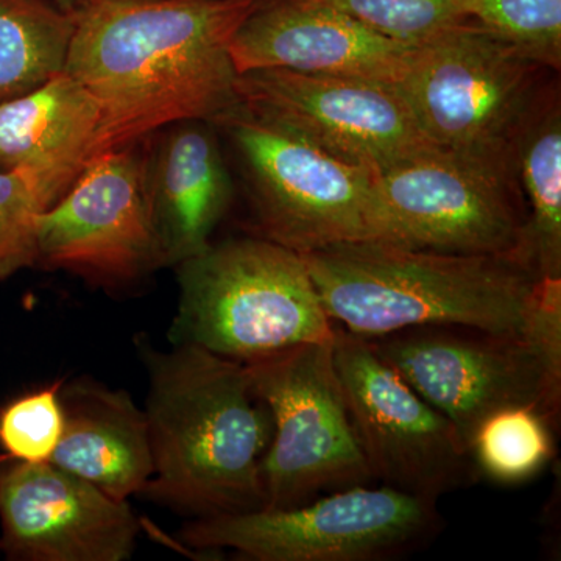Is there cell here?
Returning <instances> with one entry per match:
<instances>
[{"label":"cell","instance_id":"cell-5","mask_svg":"<svg viewBox=\"0 0 561 561\" xmlns=\"http://www.w3.org/2000/svg\"><path fill=\"white\" fill-rule=\"evenodd\" d=\"M169 339L250 364L332 339L305 257L265 238L228 239L176 265Z\"/></svg>","mask_w":561,"mask_h":561},{"label":"cell","instance_id":"cell-26","mask_svg":"<svg viewBox=\"0 0 561 561\" xmlns=\"http://www.w3.org/2000/svg\"><path fill=\"white\" fill-rule=\"evenodd\" d=\"M50 2H54L55 7L66 11V13L76 14L81 9H84L91 0H50Z\"/></svg>","mask_w":561,"mask_h":561},{"label":"cell","instance_id":"cell-11","mask_svg":"<svg viewBox=\"0 0 561 561\" xmlns=\"http://www.w3.org/2000/svg\"><path fill=\"white\" fill-rule=\"evenodd\" d=\"M332 356L375 481L435 501L474 481V461L456 427L367 339L334 323Z\"/></svg>","mask_w":561,"mask_h":561},{"label":"cell","instance_id":"cell-17","mask_svg":"<svg viewBox=\"0 0 561 561\" xmlns=\"http://www.w3.org/2000/svg\"><path fill=\"white\" fill-rule=\"evenodd\" d=\"M65 430L49 463L117 500L142 494L153 476L149 424L128 391L92 379L60 390Z\"/></svg>","mask_w":561,"mask_h":561},{"label":"cell","instance_id":"cell-15","mask_svg":"<svg viewBox=\"0 0 561 561\" xmlns=\"http://www.w3.org/2000/svg\"><path fill=\"white\" fill-rule=\"evenodd\" d=\"M413 47L316 0H261L230 51L238 73L287 69L394 84Z\"/></svg>","mask_w":561,"mask_h":561},{"label":"cell","instance_id":"cell-24","mask_svg":"<svg viewBox=\"0 0 561 561\" xmlns=\"http://www.w3.org/2000/svg\"><path fill=\"white\" fill-rule=\"evenodd\" d=\"M61 382L25 391L0 408V449L7 459L47 463L65 430Z\"/></svg>","mask_w":561,"mask_h":561},{"label":"cell","instance_id":"cell-18","mask_svg":"<svg viewBox=\"0 0 561 561\" xmlns=\"http://www.w3.org/2000/svg\"><path fill=\"white\" fill-rule=\"evenodd\" d=\"M98 102L66 72L0 102V169L31 172L50 206L90 162Z\"/></svg>","mask_w":561,"mask_h":561},{"label":"cell","instance_id":"cell-16","mask_svg":"<svg viewBox=\"0 0 561 561\" xmlns=\"http://www.w3.org/2000/svg\"><path fill=\"white\" fill-rule=\"evenodd\" d=\"M214 125L165 127L144 151V190L161 267L203 253L231 205L232 183Z\"/></svg>","mask_w":561,"mask_h":561},{"label":"cell","instance_id":"cell-8","mask_svg":"<svg viewBox=\"0 0 561 561\" xmlns=\"http://www.w3.org/2000/svg\"><path fill=\"white\" fill-rule=\"evenodd\" d=\"M271 412L273 435L261 463L264 508H289L332 491L371 485L332 356V339L245 364Z\"/></svg>","mask_w":561,"mask_h":561},{"label":"cell","instance_id":"cell-12","mask_svg":"<svg viewBox=\"0 0 561 561\" xmlns=\"http://www.w3.org/2000/svg\"><path fill=\"white\" fill-rule=\"evenodd\" d=\"M236 90L254 116L371 172L437 149L383 81L257 69L239 73Z\"/></svg>","mask_w":561,"mask_h":561},{"label":"cell","instance_id":"cell-21","mask_svg":"<svg viewBox=\"0 0 561 561\" xmlns=\"http://www.w3.org/2000/svg\"><path fill=\"white\" fill-rule=\"evenodd\" d=\"M553 424L534 408H507L479 424L470 442L478 474L500 483L529 481L553 456Z\"/></svg>","mask_w":561,"mask_h":561},{"label":"cell","instance_id":"cell-3","mask_svg":"<svg viewBox=\"0 0 561 561\" xmlns=\"http://www.w3.org/2000/svg\"><path fill=\"white\" fill-rule=\"evenodd\" d=\"M302 257L328 317L362 337L420 327L522 332L540 284L537 273L513 254L365 241Z\"/></svg>","mask_w":561,"mask_h":561},{"label":"cell","instance_id":"cell-19","mask_svg":"<svg viewBox=\"0 0 561 561\" xmlns=\"http://www.w3.org/2000/svg\"><path fill=\"white\" fill-rule=\"evenodd\" d=\"M516 180L526 197L523 261L540 279H561V110L548 91L516 147Z\"/></svg>","mask_w":561,"mask_h":561},{"label":"cell","instance_id":"cell-25","mask_svg":"<svg viewBox=\"0 0 561 561\" xmlns=\"http://www.w3.org/2000/svg\"><path fill=\"white\" fill-rule=\"evenodd\" d=\"M49 208L31 172L0 169V280L38 264L36 225Z\"/></svg>","mask_w":561,"mask_h":561},{"label":"cell","instance_id":"cell-9","mask_svg":"<svg viewBox=\"0 0 561 561\" xmlns=\"http://www.w3.org/2000/svg\"><path fill=\"white\" fill-rule=\"evenodd\" d=\"M249 180L261 238L300 254L373 241V172L275 127L243 105L216 125Z\"/></svg>","mask_w":561,"mask_h":561},{"label":"cell","instance_id":"cell-13","mask_svg":"<svg viewBox=\"0 0 561 561\" xmlns=\"http://www.w3.org/2000/svg\"><path fill=\"white\" fill-rule=\"evenodd\" d=\"M38 264L102 284H127L161 268L144 190L140 144L91 158L36 225Z\"/></svg>","mask_w":561,"mask_h":561},{"label":"cell","instance_id":"cell-14","mask_svg":"<svg viewBox=\"0 0 561 561\" xmlns=\"http://www.w3.org/2000/svg\"><path fill=\"white\" fill-rule=\"evenodd\" d=\"M140 530L130 502L49 463L0 459V552L11 561H125Z\"/></svg>","mask_w":561,"mask_h":561},{"label":"cell","instance_id":"cell-20","mask_svg":"<svg viewBox=\"0 0 561 561\" xmlns=\"http://www.w3.org/2000/svg\"><path fill=\"white\" fill-rule=\"evenodd\" d=\"M76 14L46 0H0V102L65 72Z\"/></svg>","mask_w":561,"mask_h":561},{"label":"cell","instance_id":"cell-10","mask_svg":"<svg viewBox=\"0 0 561 561\" xmlns=\"http://www.w3.org/2000/svg\"><path fill=\"white\" fill-rule=\"evenodd\" d=\"M523 203L516 181L443 150L424 151L373 172V241L523 261Z\"/></svg>","mask_w":561,"mask_h":561},{"label":"cell","instance_id":"cell-2","mask_svg":"<svg viewBox=\"0 0 561 561\" xmlns=\"http://www.w3.org/2000/svg\"><path fill=\"white\" fill-rule=\"evenodd\" d=\"M139 348L153 460L144 496L192 519L264 508L261 463L273 423L245 364L195 345Z\"/></svg>","mask_w":561,"mask_h":561},{"label":"cell","instance_id":"cell-7","mask_svg":"<svg viewBox=\"0 0 561 561\" xmlns=\"http://www.w3.org/2000/svg\"><path fill=\"white\" fill-rule=\"evenodd\" d=\"M437 501L382 485L332 491L289 508L192 519L181 541L253 561H379L413 551L440 531Z\"/></svg>","mask_w":561,"mask_h":561},{"label":"cell","instance_id":"cell-22","mask_svg":"<svg viewBox=\"0 0 561 561\" xmlns=\"http://www.w3.org/2000/svg\"><path fill=\"white\" fill-rule=\"evenodd\" d=\"M468 20L542 68L561 66V0H463Z\"/></svg>","mask_w":561,"mask_h":561},{"label":"cell","instance_id":"cell-6","mask_svg":"<svg viewBox=\"0 0 561 561\" xmlns=\"http://www.w3.org/2000/svg\"><path fill=\"white\" fill-rule=\"evenodd\" d=\"M542 68L479 24L413 47L394 83L432 146L516 181V147L548 90Z\"/></svg>","mask_w":561,"mask_h":561},{"label":"cell","instance_id":"cell-1","mask_svg":"<svg viewBox=\"0 0 561 561\" xmlns=\"http://www.w3.org/2000/svg\"><path fill=\"white\" fill-rule=\"evenodd\" d=\"M260 2L91 0L76 13L65 72L101 110L91 158L239 108L231 39Z\"/></svg>","mask_w":561,"mask_h":561},{"label":"cell","instance_id":"cell-23","mask_svg":"<svg viewBox=\"0 0 561 561\" xmlns=\"http://www.w3.org/2000/svg\"><path fill=\"white\" fill-rule=\"evenodd\" d=\"M348 14L373 32L419 46L468 22L463 0H316Z\"/></svg>","mask_w":561,"mask_h":561},{"label":"cell","instance_id":"cell-4","mask_svg":"<svg viewBox=\"0 0 561 561\" xmlns=\"http://www.w3.org/2000/svg\"><path fill=\"white\" fill-rule=\"evenodd\" d=\"M470 451L479 424L507 408H534L553 426L561 405V290L545 287L522 332L409 328L365 337Z\"/></svg>","mask_w":561,"mask_h":561}]
</instances>
